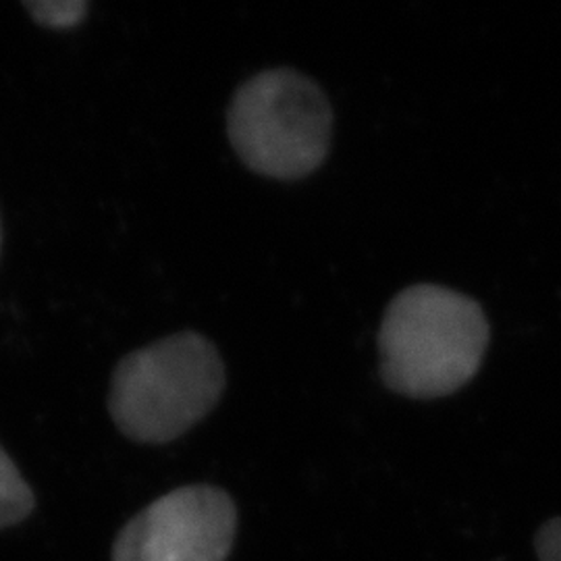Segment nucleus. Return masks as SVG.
<instances>
[{
    "label": "nucleus",
    "instance_id": "obj_1",
    "mask_svg": "<svg viewBox=\"0 0 561 561\" xmlns=\"http://www.w3.org/2000/svg\"><path fill=\"white\" fill-rule=\"evenodd\" d=\"M491 340L481 304L435 283L400 291L379 329L381 381L387 389L437 400L474 379Z\"/></svg>",
    "mask_w": 561,
    "mask_h": 561
},
{
    "label": "nucleus",
    "instance_id": "obj_2",
    "mask_svg": "<svg viewBox=\"0 0 561 561\" xmlns=\"http://www.w3.org/2000/svg\"><path fill=\"white\" fill-rule=\"evenodd\" d=\"M225 381V364L210 341L194 331L175 333L119 362L108 412L131 442H175L213 412Z\"/></svg>",
    "mask_w": 561,
    "mask_h": 561
},
{
    "label": "nucleus",
    "instance_id": "obj_3",
    "mask_svg": "<svg viewBox=\"0 0 561 561\" xmlns=\"http://www.w3.org/2000/svg\"><path fill=\"white\" fill-rule=\"evenodd\" d=\"M333 111L321 88L291 69L245 81L227 115L241 162L271 180H301L321 167L331 146Z\"/></svg>",
    "mask_w": 561,
    "mask_h": 561
},
{
    "label": "nucleus",
    "instance_id": "obj_4",
    "mask_svg": "<svg viewBox=\"0 0 561 561\" xmlns=\"http://www.w3.org/2000/svg\"><path fill=\"white\" fill-rule=\"evenodd\" d=\"M236 530L233 500L217 486L190 484L127 522L113 545V561H225Z\"/></svg>",
    "mask_w": 561,
    "mask_h": 561
},
{
    "label": "nucleus",
    "instance_id": "obj_5",
    "mask_svg": "<svg viewBox=\"0 0 561 561\" xmlns=\"http://www.w3.org/2000/svg\"><path fill=\"white\" fill-rule=\"evenodd\" d=\"M34 491L0 445V528L15 526L34 512Z\"/></svg>",
    "mask_w": 561,
    "mask_h": 561
},
{
    "label": "nucleus",
    "instance_id": "obj_6",
    "mask_svg": "<svg viewBox=\"0 0 561 561\" xmlns=\"http://www.w3.org/2000/svg\"><path fill=\"white\" fill-rule=\"evenodd\" d=\"M85 0H42V2H25V9L32 18L46 27H73L88 13Z\"/></svg>",
    "mask_w": 561,
    "mask_h": 561
},
{
    "label": "nucleus",
    "instance_id": "obj_7",
    "mask_svg": "<svg viewBox=\"0 0 561 561\" xmlns=\"http://www.w3.org/2000/svg\"><path fill=\"white\" fill-rule=\"evenodd\" d=\"M535 551L539 561H561V516L542 524L535 537Z\"/></svg>",
    "mask_w": 561,
    "mask_h": 561
}]
</instances>
